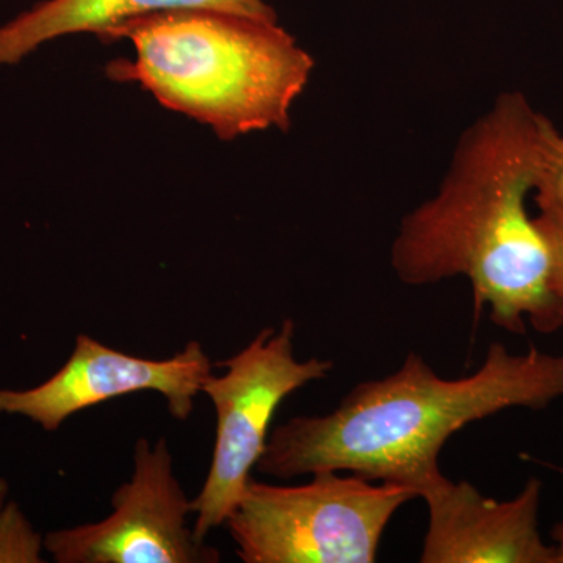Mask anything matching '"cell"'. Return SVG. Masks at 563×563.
<instances>
[{"mask_svg": "<svg viewBox=\"0 0 563 563\" xmlns=\"http://www.w3.org/2000/svg\"><path fill=\"white\" fill-rule=\"evenodd\" d=\"M563 157V135L525 95L504 92L463 135L435 198L407 214L391 266L407 285L463 276L474 313L510 333L563 328L551 254L529 198Z\"/></svg>", "mask_w": 563, "mask_h": 563, "instance_id": "1", "label": "cell"}, {"mask_svg": "<svg viewBox=\"0 0 563 563\" xmlns=\"http://www.w3.org/2000/svg\"><path fill=\"white\" fill-rule=\"evenodd\" d=\"M563 398V354L488 347L476 373L444 379L421 355L398 372L355 385L333 412L273 429L257 470L288 481L347 472L417 493L443 476L440 454L472 422L509 409H548Z\"/></svg>", "mask_w": 563, "mask_h": 563, "instance_id": "2", "label": "cell"}, {"mask_svg": "<svg viewBox=\"0 0 563 563\" xmlns=\"http://www.w3.org/2000/svg\"><path fill=\"white\" fill-rule=\"evenodd\" d=\"M131 41L135 60L107 76L150 91L165 109L209 125L222 141L290 129L313 58L277 22L231 11L188 9L133 18L99 36Z\"/></svg>", "mask_w": 563, "mask_h": 563, "instance_id": "3", "label": "cell"}, {"mask_svg": "<svg viewBox=\"0 0 563 563\" xmlns=\"http://www.w3.org/2000/svg\"><path fill=\"white\" fill-rule=\"evenodd\" d=\"M301 485L247 484L228 518L246 563H373L388 523L418 498L402 485L336 472Z\"/></svg>", "mask_w": 563, "mask_h": 563, "instance_id": "4", "label": "cell"}, {"mask_svg": "<svg viewBox=\"0 0 563 563\" xmlns=\"http://www.w3.org/2000/svg\"><path fill=\"white\" fill-rule=\"evenodd\" d=\"M217 366L224 374H211L202 388L217 412V440L206 483L191 499L192 531L201 540L224 525L242 501L280 404L333 369L331 361L296 358L292 320H284L279 329H263L239 354Z\"/></svg>", "mask_w": 563, "mask_h": 563, "instance_id": "5", "label": "cell"}, {"mask_svg": "<svg viewBox=\"0 0 563 563\" xmlns=\"http://www.w3.org/2000/svg\"><path fill=\"white\" fill-rule=\"evenodd\" d=\"M111 514L96 523L44 536L58 563H218L220 551L188 528L191 499L174 473L165 437L136 440L133 472L111 496Z\"/></svg>", "mask_w": 563, "mask_h": 563, "instance_id": "6", "label": "cell"}, {"mask_svg": "<svg viewBox=\"0 0 563 563\" xmlns=\"http://www.w3.org/2000/svg\"><path fill=\"white\" fill-rule=\"evenodd\" d=\"M213 374L202 344L190 342L168 358L125 354L79 333L73 354L54 376L27 390H0V415H18L55 432L81 410L140 391H155L174 420L187 421L195 398Z\"/></svg>", "mask_w": 563, "mask_h": 563, "instance_id": "7", "label": "cell"}, {"mask_svg": "<svg viewBox=\"0 0 563 563\" xmlns=\"http://www.w3.org/2000/svg\"><path fill=\"white\" fill-rule=\"evenodd\" d=\"M543 484L537 477L509 501L487 498L466 481L440 477L421 492L429 523L422 563H555L540 533Z\"/></svg>", "mask_w": 563, "mask_h": 563, "instance_id": "8", "label": "cell"}, {"mask_svg": "<svg viewBox=\"0 0 563 563\" xmlns=\"http://www.w3.org/2000/svg\"><path fill=\"white\" fill-rule=\"evenodd\" d=\"M210 9L277 22L265 0H43L0 25V66H14L47 41L76 33L101 36L133 18L162 11Z\"/></svg>", "mask_w": 563, "mask_h": 563, "instance_id": "9", "label": "cell"}, {"mask_svg": "<svg viewBox=\"0 0 563 563\" xmlns=\"http://www.w3.org/2000/svg\"><path fill=\"white\" fill-rule=\"evenodd\" d=\"M44 537L33 529L31 521L14 501L0 509V563H41Z\"/></svg>", "mask_w": 563, "mask_h": 563, "instance_id": "10", "label": "cell"}, {"mask_svg": "<svg viewBox=\"0 0 563 563\" xmlns=\"http://www.w3.org/2000/svg\"><path fill=\"white\" fill-rule=\"evenodd\" d=\"M536 202L537 225L542 231L551 254V287L563 307V210L550 202Z\"/></svg>", "mask_w": 563, "mask_h": 563, "instance_id": "11", "label": "cell"}, {"mask_svg": "<svg viewBox=\"0 0 563 563\" xmlns=\"http://www.w3.org/2000/svg\"><path fill=\"white\" fill-rule=\"evenodd\" d=\"M533 201H543L554 203L563 210V157L554 166L553 172L547 177V180L540 185Z\"/></svg>", "mask_w": 563, "mask_h": 563, "instance_id": "12", "label": "cell"}, {"mask_svg": "<svg viewBox=\"0 0 563 563\" xmlns=\"http://www.w3.org/2000/svg\"><path fill=\"white\" fill-rule=\"evenodd\" d=\"M551 539H553L555 563H563V521L554 526Z\"/></svg>", "mask_w": 563, "mask_h": 563, "instance_id": "13", "label": "cell"}, {"mask_svg": "<svg viewBox=\"0 0 563 563\" xmlns=\"http://www.w3.org/2000/svg\"><path fill=\"white\" fill-rule=\"evenodd\" d=\"M10 485L3 477H0V509L9 501Z\"/></svg>", "mask_w": 563, "mask_h": 563, "instance_id": "14", "label": "cell"}]
</instances>
